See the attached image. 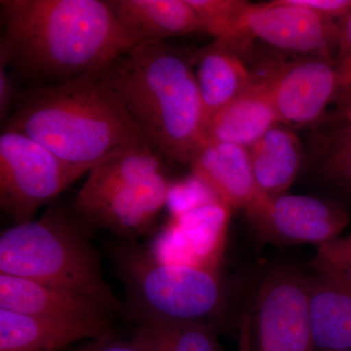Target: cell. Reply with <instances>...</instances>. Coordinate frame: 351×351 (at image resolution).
Wrapping results in <instances>:
<instances>
[{
	"mask_svg": "<svg viewBox=\"0 0 351 351\" xmlns=\"http://www.w3.org/2000/svg\"><path fill=\"white\" fill-rule=\"evenodd\" d=\"M10 68L36 86L100 73L136 45L107 0H1Z\"/></svg>",
	"mask_w": 351,
	"mask_h": 351,
	"instance_id": "cell-1",
	"label": "cell"
},
{
	"mask_svg": "<svg viewBox=\"0 0 351 351\" xmlns=\"http://www.w3.org/2000/svg\"><path fill=\"white\" fill-rule=\"evenodd\" d=\"M100 75L163 157L191 162L204 141L193 52L167 41H144Z\"/></svg>",
	"mask_w": 351,
	"mask_h": 351,
	"instance_id": "cell-2",
	"label": "cell"
},
{
	"mask_svg": "<svg viewBox=\"0 0 351 351\" xmlns=\"http://www.w3.org/2000/svg\"><path fill=\"white\" fill-rule=\"evenodd\" d=\"M2 130L24 134L87 173L114 149L147 140L100 73L23 91Z\"/></svg>",
	"mask_w": 351,
	"mask_h": 351,
	"instance_id": "cell-3",
	"label": "cell"
},
{
	"mask_svg": "<svg viewBox=\"0 0 351 351\" xmlns=\"http://www.w3.org/2000/svg\"><path fill=\"white\" fill-rule=\"evenodd\" d=\"M92 233L71 208L54 205L40 218L1 232L0 274L92 295L123 314Z\"/></svg>",
	"mask_w": 351,
	"mask_h": 351,
	"instance_id": "cell-4",
	"label": "cell"
},
{
	"mask_svg": "<svg viewBox=\"0 0 351 351\" xmlns=\"http://www.w3.org/2000/svg\"><path fill=\"white\" fill-rule=\"evenodd\" d=\"M104 250L123 286L124 313L138 325L154 321L212 324L223 309L225 290L218 272L164 263L137 240L117 239L104 244Z\"/></svg>",
	"mask_w": 351,
	"mask_h": 351,
	"instance_id": "cell-5",
	"label": "cell"
},
{
	"mask_svg": "<svg viewBox=\"0 0 351 351\" xmlns=\"http://www.w3.org/2000/svg\"><path fill=\"white\" fill-rule=\"evenodd\" d=\"M170 186L164 172L129 178L89 173L71 210L92 232L104 230L117 239L137 240L152 232L167 206Z\"/></svg>",
	"mask_w": 351,
	"mask_h": 351,
	"instance_id": "cell-6",
	"label": "cell"
},
{
	"mask_svg": "<svg viewBox=\"0 0 351 351\" xmlns=\"http://www.w3.org/2000/svg\"><path fill=\"white\" fill-rule=\"evenodd\" d=\"M87 173L24 134L0 135V206L14 225L34 221L44 205Z\"/></svg>",
	"mask_w": 351,
	"mask_h": 351,
	"instance_id": "cell-7",
	"label": "cell"
},
{
	"mask_svg": "<svg viewBox=\"0 0 351 351\" xmlns=\"http://www.w3.org/2000/svg\"><path fill=\"white\" fill-rule=\"evenodd\" d=\"M339 34V23L336 21L295 5L291 0H274L251 3L232 41L248 43L258 39L299 57L332 61L338 48Z\"/></svg>",
	"mask_w": 351,
	"mask_h": 351,
	"instance_id": "cell-8",
	"label": "cell"
},
{
	"mask_svg": "<svg viewBox=\"0 0 351 351\" xmlns=\"http://www.w3.org/2000/svg\"><path fill=\"white\" fill-rule=\"evenodd\" d=\"M309 277L271 270L258 287L256 326L260 351H314Z\"/></svg>",
	"mask_w": 351,
	"mask_h": 351,
	"instance_id": "cell-9",
	"label": "cell"
},
{
	"mask_svg": "<svg viewBox=\"0 0 351 351\" xmlns=\"http://www.w3.org/2000/svg\"><path fill=\"white\" fill-rule=\"evenodd\" d=\"M246 213L263 241L280 247L320 246L338 239L350 223L343 208L308 195L262 197Z\"/></svg>",
	"mask_w": 351,
	"mask_h": 351,
	"instance_id": "cell-10",
	"label": "cell"
},
{
	"mask_svg": "<svg viewBox=\"0 0 351 351\" xmlns=\"http://www.w3.org/2000/svg\"><path fill=\"white\" fill-rule=\"evenodd\" d=\"M280 123L306 125L319 119L341 87L334 62L302 57L276 64L263 75Z\"/></svg>",
	"mask_w": 351,
	"mask_h": 351,
	"instance_id": "cell-11",
	"label": "cell"
},
{
	"mask_svg": "<svg viewBox=\"0 0 351 351\" xmlns=\"http://www.w3.org/2000/svg\"><path fill=\"white\" fill-rule=\"evenodd\" d=\"M232 211L213 202L171 217L152 249L164 263L191 265L218 272L225 254Z\"/></svg>",
	"mask_w": 351,
	"mask_h": 351,
	"instance_id": "cell-12",
	"label": "cell"
},
{
	"mask_svg": "<svg viewBox=\"0 0 351 351\" xmlns=\"http://www.w3.org/2000/svg\"><path fill=\"white\" fill-rule=\"evenodd\" d=\"M0 308L43 317L112 322L119 314L92 295L0 274Z\"/></svg>",
	"mask_w": 351,
	"mask_h": 351,
	"instance_id": "cell-13",
	"label": "cell"
},
{
	"mask_svg": "<svg viewBox=\"0 0 351 351\" xmlns=\"http://www.w3.org/2000/svg\"><path fill=\"white\" fill-rule=\"evenodd\" d=\"M189 165L193 175L232 210L240 208L248 212L263 197L256 186L246 147L204 140Z\"/></svg>",
	"mask_w": 351,
	"mask_h": 351,
	"instance_id": "cell-14",
	"label": "cell"
},
{
	"mask_svg": "<svg viewBox=\"0 0 351 351\" xmlns=\"http://www.w3.org/2000/svg\"><path fill=\"white\" fill-rule=\"evenodd\" d=\"M243 48L235 41L216 39L193 52L202 103L203 131L219 110L243 93L253 82V71L241 56Z\"/></svg>",
	"mask_w": 351,
	"mask_h": 351,
	"instance_id": "cell-15",
	"label": "cell"
},
{
	"mask_svg": "<svg viewBox=\"0 0 351 351\" xmlns=\"http://www.w3.org/2000/svg\"><path fill=\"white\" fill-rule=\"evenodd\" d=\"M112 322L54 319L0 308V351H63L110 334Z\"/></svg>",
	"mask_w": 351,
	"mask_h": 351,
	"instance_id": "cell-16",
	"label": "cell"
},
{
	"mask_svg": "<svg viewBox=\"0 0 351 351\" xmlns=\"http://www.w3.org/2000/svg\"><path fill=\"white\" fill-rule=\"evenodd\" d=\"M127 36L136 43L166 41L203 32L188 0H107Z\"/></svg>",
	"mask_w": 351,
	"mask_h": 351,
	"instance_id": "cell-17",
	"label": "cell"
},
{
	"mask_svg": "<svg viewBox=\"0 0 351 351\" xmlns=\"http://www.w3.org/2000/svg\"><path fill=\"white\" fill-rule=\"evenodd\" d=\"M278 123L269 85L263 78L253 75L250 86L209 120L204 128V140L249 149Z\"/></svg>",
	"mask_w": 351,
	"mask_h": 351,
	"instance_id": "cell-18",
	"label": "cell"
},
{
	"mask_svg": "<svg viewBox=\"0 0 351 351\" xmlns=\"http://www.w3.org/2000/svg\"><path fill=\"white\" fill-rule=\"evenodd\" d=\"M308 300L314 351L351 350V283L316 274Z\"/></svg>",
	"mask_w": 351,
	"mask_h": 351,
	"instance_id": "cell-19",
	"label": "cell"
},
{
	"mask_svg": "<svg viewBox=\"0 0 351 351\" xmlns=\"http://www.w3.org/2000/svg\"><path fill=\"white\" fill-rule=\"evenodd\" d=\"M248 152L260 195L263 197L285 195L301 168L302 147L297 136L276 124Z\"/></svg>",
	"mask_w": 351,
	"mask_h": 351,
	"instance_id": "cell-20",
	"label": "cell"
},
{
	"mask_svg": "<svg viewBox=\"0 0 351 351\" xmlns=\"http://www.w3.org/2000/svg\"><path fill=\"white\" fill-rule=\"evenodd\" d=\"M131 341L140 351H223L215 325L193 321L143 323Z\"/></svg>",
	"mask_w": 351,
	"mask_h": 351,
	"instance_id": "cell-21",
	"label": "cell"
},
{
	"mask_svg": "<svg viewBox=\"0 0 351 351\" xmlns=\"http://www.w3.org/2000/svg\"><path fill=\"white\" fill-rule=\"evenodd\" d=\"M200 21L202 32L215 40H233L250 2L242 0H188Z\"/></svg>",
	"mask_w": 351,
	"mask_h": 351,
	"instance_id": "cell-22",
	"label": "cell"
},
{
	"mask_svg": "<svg viewBox=\"0 0 351 351\" xmlns=\"http://www.w3.org/2000/svg\"><path fill=\"white\" fill-rule=\"evenodd\" d=\"M320 171L351 197V126L341 128L330 141Z\"/></svg>",
	"mask_w": 351,
	"mask_h": 351,
	"instance_id": "cell-23",
	"label": "cell"
},
{
	"mask_svg": "<svg viewBox=\"0 0 351 351\" xmlns=\"http://www.w3.org/2000/svg\"><path fill=\"white\" fill-rule=\"evenodd\" d=\"M311 267L316 274L351 283V234L317 246Z\"/></svg>",
	"mask_w": 351,
	"mask_h": 351,
	"instance_id": "cell-24",
	"label": "cell"
},
{
	"mask_svg": "<svg viewBox=\"0 0 351 351\" xmlns=\"http://www.w3.org/2000/svg\"><path fill=\"white\" fill-rule=\"evenodd\" d=\"M218 201L213 191L193 175L182 181L171 184L166 207L169 208L171 215L174 217Z\"/></svg>",
	"mask_w": 351,
	"mask_h": 351,
	"instance_id": "cell-25",
	"label": "cell"
},
{
	"mask_svg": "<svg viewBox=\"0 0 351 351\" xmlns=\"http://www.w3.org/2000/svg\"><path fill=\"white\" fill-rule=\"evenodd\" d=\"M11 58L7 44L0 38V120L6 121L17 106L22 92L19 91L12 73L9 71Z\"/></svg>",
	"mask_w": 351,
	"mask_h": 351,
	"instance_id": "cell-26",
	"label": "cell"
},
{
	"mask_svg": "<svg viewBox=\"0 0 351 351\" xmlns=\"http://www.w3.org/2000/svg\"><path fill=\"white\" fill-rule=\"evenodd\" d=\"M335 68L341 87L351 89V12L339 23V34Z\"/></svg>",
	"mask_w": 351,
	"mask_h": 351,
	"instance_id": "cell-27",
	"label": "cell"
},
{
	"mask_svg": "<svg viewBox=\"0 0 351 351\" xmlns=\"http://www.w3.org/2000/svg\"><path fill=\"white\" fill-rule=\"evenodd\" d=\"M295 5L341 22L351 12V0H291Z\"/></svg>",
	"mask_w": 351,
	"mask_h": 351,
	"instance_id": "cell-28",
	"label": "cell"
},
{
	"mask_svg": "<svg viewBox=\"0 0 351 351\" xmlns=\"http://www.w3.org/2000/svg\"><path fill=\"white\" fill-rule=\"evenodd\" d=\"M63 351H140L132 341L115 338L112 332Z\"/></svg>",
	"mask_w": 351,
	"mask_h": 351,
	"instance_id": "cell-29",
	"label": "cell"
},
{
	"mask_svg": "<svg viewBox=\"0 0 351 351\" xmlns=\"http://www.w3.org/2000/svg\"><path fill=\"white\" fill-rule=\"evenodd\" d=\"M346 119L348 120V125L351 126V108L346 110Z\"/></svg>",
	"mask_w": 351,
	"mask_h": 351,
	"instance_id": "cell-30",
	"label": "cell"
},
{
	"mask_svg": "<svg viewBox=\"0 0 351 351\" xmlns=\"http://www.w3.org/2000/svg\"><path fill=\"white\" fill-rule=\"evenodd\" d=\"M346 351H351V350H346Z\"/></svg>",
	"mask_w": 351,
	"mask_h": 351,
	"instance_id": "cell-31",
	"label": "cell"
}]
</instances>
